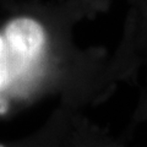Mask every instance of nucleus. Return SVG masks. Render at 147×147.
Segmentation results:
<instances>
[{
    "label": "nucleus",
    "instance_id": "nucleus-2",
    "mask_svg": "<svg viewBox=\"0 0 147 147\" xmlns=\"http://www.w3.org/2000/svg\"><path fill=\"white\" fill-rule=\"evenodd\" d=\"M9 47L6 40L0 36V88L6 85L9 80Z\"/></svg>",
    "mask_w": 147,
    "mask_h": 147
},
{
    "label": "nucleus",
    "instance_id": "nucleus-1",
    "mask_svg": "<svg viewBox=\"0 0 147 147\" xmlns=\"http://www.w3.org/2000/svg\"><path fill=\"white\" fill-rule=\"evenodd\" d=\"M5 39L9 49L20 57L22 61H28L38 57L45 43V33L42 25L33 18L20 17L6 26Z\"/></svg>",
    "mask_w": 147,
    "mask_h": 147
}]
</instances>
